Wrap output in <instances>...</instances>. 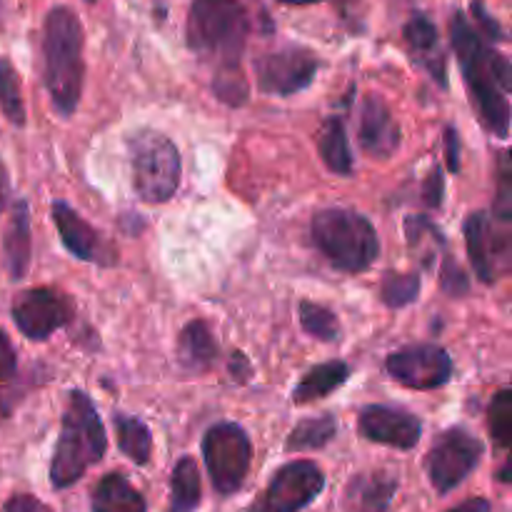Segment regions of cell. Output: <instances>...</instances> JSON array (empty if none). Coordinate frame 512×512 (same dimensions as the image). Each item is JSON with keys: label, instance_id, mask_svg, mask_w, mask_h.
Segmentation results:
<instances>
[{"label": "cell", "instance_id": "obj_1", "mask_svg": "<svg viewBox=\"0 0 512 512\" xmlns=\"http://www.w3.org/2000/svg\"><path fill=\"white\" fill-rule=\"evenodd\" d=\"M450 43L480 120L490 133L505 140L510 135V60L498 53L460 10L450 18Z\"/></svg>", "mask_w": 512, "mask_h": 512}, {"label": "cell", "instance_id": "obj_2", "mask_svg": "<svg viewBox=\"0 0 512 512\" xmlns=\"http://www.w3.org/2000/svg\"><path fill=\"white\" fill-rule=\"evenodd\" d=\"M83 25L68 5L48 10L43 23V83L50 103L63 118L78 110L83 95Z\"/></svg>", "mask_w": 512, "mask_h": 512}, {"label": "cell", "instance_id": "obj_3", "mask_svg": "<svg viewBox=\"0 0 512 512\" xmlns=\"http://www.w3.org/2000/svg\"><path fill=\"white\" fill-rule=\"evenodd\" d=\"M108 450L103 420L85 390H70L65 400L58 443L50 460V483L65 490L78 483L90 465L100 463Z\"/></svg>", "mask_w": 512, "mask_h": 512}, {"label": "cell", "instance_id": "obj_4", "mask_svg": "<svg viewBox=\"0 0 512 512\" xmlns=\"http://www.w3.org/2000/svg\"><path fill=\"white\" fill-rule=\"evenodd\" d=\"M185 35L198 58L218 70L240 68L250 35L248 10L238 0H193Z\"/></svg>", "mask_w": 512, "mask_h": 512}, {"label": "cell", "instance_id": "obj_5", "mask_svg": "<svg viewBox=\"0 0 512 512\" xmlns=\"http://www.w3.org/2000/svg\"><path fill=\"white\" fill-rule=\"evenodd\" d=\"M310 238L340 273H365L380 255V238L373 223L348 208L315 213L310 220Z\"/></svg>", "mask_w": 512, "mask_h": 512}, {"label": "cell", "instance_id": "obj_6", "mask_svg": "<svg viewBox=\"0 0 512 512\" xmlns=\"http://www.w3.org/2000/svg\"><path fill=\"white\" fill-rule=\"evenodd\" d=\"M133 188L143 203H168L180 185L178 145L160 130H135L128 135Z\"/></svg>", "mask_w": 512, "mask_h": 512}, {"label": "cell", "instance_id": "obj_7", "mask_svg": "<svg viewBox=\"0 0 512 512\" xmlns=\"http://www.w3.org/2000/svg\"><path fill=\"white\" fill-rule=\"evenodd\" d=\"M203 458L213 488L220 495H233L248 478L253 443L238 423H218L203 435Z\"/></svg>", "mask_w": 512, "mask_h": 512}, {"label": "cell", "instance_id": "obj_8", "mask_svg": "<svg viewBox=\"0 0 512 512\" xmlns=\"http://www.w3.org/2000/svg\"><path fill=\"white\" fill-rule=\"evenodd\" d=\"M483 455L485 445L465 428L443 430L425 455V473L430 485L440 495H448L478 468Z\"/></svg>", "mask_w": 512, "mask_h": 512}, {"label": "cell", "instance_id": "obj_9", "mask_svg": "<svg viewBox=\"0 0 512 512\" xmlns=\"http://www.w3.org/2000/svg\"><path fill=\"white\" fill-rule=\"evenodd\" d=\"M325 488V475L310 460H293L270 478L250 512H300L318 500Z\"/></svg>", "mask_w": 512, "mask_h": 512}, {"label": "cell", "instance_id": "obj_10", "mask_svg": "<svg viewBox=\"0 0 512 512\" xmlns=\"http://www.w3.org/2000/svg\"><path fill=\"white\" fill-rule=\"evenodd\" d=\"M510 223L495 225L485 210H475L465 218L463 235L468 245V258L480 283L493 285L500 273L510 268Z\"/></svg>", "mask_w": 512, "mask_h": 512}, {"label": "cell", "instance_id": "obj_11", "mask_svg": "<svg viewBox=\"0 0 512 512\" xmlns=\"http://www.w3.org/2000/svg\"><path fill=\"white\" fill-rule=\"evenodd\" d=\"M13 323L28 340H45L75 318V303L58 288H33L13 300Z\"/></svg>", "mask_w": 512, "mask_h": 512}, {"label": "cell", "instance_id": "obj_12", "mask_svg": "<svg viewBox=\"0 0 512 512\" xmlns=\"http://www.w3.org/2000/svg\"><path fill=\"white\" fill-rule=\"evenodd\" d=\"M385 370L405 388L435 390L453 378V358L435 343H415L390 353Z\"/></svg>", "mask_w": 512, "mask_h": 512}, {"label": "cell", "instance_id": "obj_13", "mask_svg": "<svg viewBox=\"0 0 512 512\" xmlns=\"http://www.w3.org/2000/svg\"><path fill=\"white\" fill-rule=\"evenodd\" d=\"M318 73V58L310 50L283 48L275 53H265L263 58L255 60V78L258 88L268 95H295L300 90L310 88Z\"/></svg>", "mask_w": 512, "mask_h": 512}, {"label": "cell", "instance_id": "obj_14", "mask_svg": "<svg viewBox=\"0 0 512 512\" xmlns=\"http://www.w3.org/2000/svg\"><path fill=\"white\" fill-rule=\"evenodd\" d=\"M50 215H53V223L58 228L60 240H63L65 250L70 255H75L78 260L85 263H95L100 268H113L118 263V250L113 243L103 238L98 228L88 223L83 215L75 208H70L63 200H55L50 205Z\"/></svg>", "mask_w": 512, "mask_h": 512}, {"label": "cell", "instance_id": "obj_15", "mask_svg": "<svg viewBox=\"0 0 512 512\" xmlns=\"http://www.w3.org/2000/svg\"><path fill=\"white\" fill-rule=\"evenodd\" d=\"M358 430L370 443L413 450L423 435V423L415 413L395 408V405H368L360 410Z\"/></svg>", "mask_w": 512, "mask_h": 512}, {"label": "cell", "instance_id": "obj_16", "mask_svg": "<svg viewBox=\"0 0 512 512\" xmlns=\"http://www.w3.org/2000/svg\"><path fill=\"white\" fill-rule=\"evenodd\" d=\"M400 123L378 93L365 95L360 108L358 143L373 158H390L400 148Z\"/></svg>", "mask_w": 512, "mask_h": 512}, {"label": "cell", "instance_id": "obj_17", "mask_svg": "<svg viewBox=\"0 0 512 512\" xmlns=\"http://www.w3.org/2000/svg\"><path fill=\"white\" fill-rule=\"evenodd\" d=\"M405 43L410 48V58L418 65H423L440 88H448V63L438 43V28L428 15H413L405 25Z\"/></svg>", "mask_w": 512, "mask_h": 512}, {"label": "cell", "instance_id": "obj_18", "mask_svg": "<svg viewBox=\"0 0 512 512\" xmlns=\"http://www.w3.org/2000/svg\"><path fill=\"white\" fill-rule=\"evenodd\" d=\"M398 493V478L393 473H360L348 483L343 505L348 512H388Z\"/></svg>", "mask_w": 512, "mask_h": 512}, {"label": "cell", "instance_id": "obj_19", "mask_svg": "<svg viewBox=\"0 0 512 512\" xmlns=\"http://www.w3.org/2000/svg\"><path fill=\"white\" fill-rule=\"evenodd\" d=\"M30 210L25 200H15L3 235L5 270L13 280H23L30 268Z\"/></svg>", "mask_w": 512, "mask_h": 512}, {"label": "cell", "instance_id": "obj_20", "mask_svg": "<svg viewBox=\"0 0 512 512\" xmlns=\"http://www.w3.org/2000/svg\"><path fill=\"white\" fill-rule=\"evenodd\" d=\"M93 512H148L145 498L123 473H108L98 480L90 495Z\"/></svg>", "mask_w": 512, "mask_h": 512}, {"label": "cell", "instance_id": "obj_21", "mask_svg": "<svg viewBox=\"0 0 512 512\" xmlns=\"http://www.w3.org/2000/svg\"><path fill=\"white\" fill-rule=\"evenodd\" d=\"M350 378V365L343 360H330V363L315 365L300 378V383L293 390L295 405H308L315 400H323L333 395L335 390L343 388Z\"/></svg>", "mask_w": 512, "mask_h": 512}, {"label": "cell", "instance_id": "obj_22", "mask_svg": "<svg viewBox=\"0 0 512 512\" xmlns=\"http://www.w3.org/2000/svg\"><path fill=\"white\" fill-rule=\"evenodd\" d=\"M218 360V343L205 320H190L178 338V363L190 373L208 370Z\"/></svg>", "mask_w": 512, "mask_h": 512}, {"label": "cell", "instance_id": "obj_23", "mask_svg": "<svg viewBox=\"0 0 512 512\" xmlns=\"http://www.w3.org/2000/svg\"><path fill=\"white\" fill-rule=\"evenodd\" d=\"M318 150L323 163L328 165L330 173L335 175H350L355 168L353 150H350L348 133H345V125L338 115H330L325 118L323 128L318 133Z\"/></svg>", "mask_w": 512, "mask_h": 512}, {"label": "cell", "instance_id": "obj_24", "mask_svg": "<svg viewBox=\"0 0 512 512\" xmlns=\"http://www.w3.org/2000/svg\"><path fill=\"white\" fill-rule=\"evenodd\" d=\"M203 498L198 465L193 458H180L170 475V505L168 512H195Z\"/></svg>", "mask_w": 512, "mask_h": 512}, {"label": "cell", "instance_id": "obj_25", "mask_svg": "<svg viewBox=\"0 0 512 512\" xmlns=\"http://www.w3.org/2000/svg\"><path fill=\"white\" fill-rule=\"evenodd\" d=\"M115 435H118L120 453L135 465H148L150 453H153V435L148 425L135 415L118 413L115 415Z\"/></svg>", "mask_w": 512, "mask_h": 512}, {"label": "cell", "instance_id": "obj_26", "mask_svg": "<svg viewBox=\"0 0 512 512\" xmlns=\"http://www.w3.org/2000/svg\"><path fill=\"white\" fill-rule=\"evenodd\" d=\"M338 433V418L330 413L318 415V418H305L290 430L285 440L288 453H305V450H320L330 443Z\"/></svg>", "mask_w": 512, "mask_h": 512}, {"label": "cell", "instance_id": "obj_27", "mask_svg": "<svg viewBox=\"0 0 512 512\" xmlns=\"http://www.w3.org/2000/svg\"><path fill=\"white\" fill-rule=\"evenodd\" d=\"M0 110L8 123L23 128L25 125V103L20 90V75L8 58H0Z\"/></svg>", "mask_w": 512, "mask_h": 512}, {"label": "cell", "instance_id": "obj_28", "mask_svg": "<svg viewBox=\"0 0 512 512\" xmlns=\"http://www.w3.org/2000/svg\"><path fill=\"white\" fill-rule=\"evenodd\" d=\"M420 295V275L418 273H398V270H388L380 283V298L388 308H405V305L415 303Z\"/></svg>", "mask_w": 512, "mask_h": 512}, {"label": "cell", "instance_id": "obj_29", "mask_svg": "<svg viewBox=\"0 0 512 512\" xmlns=\"http://www.w3.org/2000/svg\"><path fill=\"white\" fill-rule=\"evenodd\" d=\"M300 325H303L305 333L323 340V343H335V340H340L338 315L318 303H310V300H303V303H300Z\"/></svg>", "mask_w": 512, "mask_h": 512}, {"label": "cell", "instance_id": "obj_30", "mask_svg": "<svg viewBox=\"0 0 512 512\" xmlns=\"http://www.w3.org/2000/svg\"><path fill=\"white\" fill-rule=\"evenodd\" d=\"M488 430L500 450L510 448L512 440V393L508 388L500 390L488 410Z\"/></svg>", "mask_w": 512, "mask_h": 512}, {"label": "cell", "instance_id": "obj_31", "mask_svg": "<svg viewBox=\"0 0 512 512\" xmlns=\"http://www.w3.org/2000/svg\"><path fill=\"white\" fill-rule=\"evenodd\" d=\"M213 90L225 105H233V108H238V105L248 100V80L240 73V68L215 70Z\"/></svg>", "mask_w": 512, "mask_h": 512}, {"label": "cell", "instance_id": "obj_32", "mask_svg": "<svg viewBox=\"0 0 512 512\" xmlns=\"http://www.w3.org/2000/svg\"><path fill=\"white\" fill-rule=\"evenodd\" d=\"M440 290L450 298H463L470 293V278L460 268L458 260L443 248V268H440Z\"/></svg>", "mask_w": 512, "mask_h": 512}, {"label": "cell", "instance_id": "obj_33", "mask_svg": "<svg viewBox=\"0 0 512 512\" xmlns=\"http://www.w3.org/2000/svg\"><path fill=\"white\" fill-rule=\"evenodd\" d=\"M470 13L475 15V23L480 25L478 33L483 35L485 40H493V43H503V40H505V30L500 28L498 20H495L493 15H490L488 10H485L483 0H473V3H470Z\"/></svg>", "mask_w": 512, "mask_h": 512}, {"label": "cell", "instance_id": "obj_34", "mask_svg": "<svg viewBox=\"0 0 512 512\" xmlns=\"http://www.w3.org/2000/svg\"><path fill=\"white\" fill-rule=\"evenodd\" d=\"M443 195H445V175L440 168H433V173L428 175L423 185V200L425 205L430 208H440L443 205Z\"/></svg>", "mask_w": 512, "mask_h": 512}, {"label": "cell", "instance_id": "obj_35", "mask_svg": "<svg viewBox=\"0 0 512 512\" xmlns=\"http://www.w3.org/2000/svg\"><path fill=\"white\" fill-rule=\"evenodd\" d=\"M3 510L5 512H53L48 505L43 503V500L35 498V495H28V493H18V495H13V498L5 500Z\"/></svg>", "mask_w": 512, "mask_h": 512}, {"label": "cell", "instance_id": "obj_36", "mask_svg": "<svg viewBox=\"0 0 512 512\" xmlns=\"http://www.w3.org/2000/svg\"><path fill=\"white\" fill-rule=\"evenodd\" d=\"M15 370H18V355H15V348L8 335L0 330V380H10Z\"/></svg>", "mask_w": 512, "mask_h": 512}, {"label": "cell", "instance_id": "obj_37", "mask_svg": "<svg viewBox=\"0 0 512 512\" xmlns=\"http://www.w3.org/2000/svg\"><path fill=\"white\" fill-rule=\"evenodd\" d=\"M445 160H448V168L453 170V173H460V135L458 130L453 128V125H448L445 128Z\"/></svg>", "mask_w": 512, "mask_h": 512}, {"label": "cell", "instance_id": "obj_38", "mask_svg": "<svg viewBox=\"0 0 512 512\" xmlns=\"http://www.w3.org/2000/svg\"><path fill=\"white\" fill-rule=\"evenodd\" d=\"M250 373H253V368H250L248 358L243 353H233V358H230V378H235L238 383H245L250 378Z\"/></svg>", "mask_w": 512, "mask_h": 512}, {"label": "cell", "instance_id": "obj_39", "mask_svg": "<svg viewBox=\"0 0 512 512\" xmlns=\"http://www.w3.org/2000/svg\"><path fill=\"white\" fill-rule=\"evenodd\" d=\"M8 203H10V175H8V168H5V163L0 160V213L8 208Z\"/></svg>", "mask_w": 512, "mask_h": 512}, {"label": "cell", "instance_id": "obj_40", "mask_svg": "<svg viewBox=\"0 0 512 512\" xmlns=\"http://www.w3.org/2000/svg\"><path fill=\"white\" fill-rule=\"evenodd\" d=\"M490 503L485 498H473V500H465V503H460L458 508L448 510V512H490Z\"/></svg>", "mask_w": 512, "mask_h": 512}, {"label": "cell", "instance_id": "obj_41", "mask_svg": "<svg viewBox=\"0 0 512 512\" xmlns=\"http://www.w3.org/2000/svg\"><path fill=\"white\" fill-rule=\"evenodd\" d=\"M280 3H285V5H313V3H320V0H280Z\"/></svg>", "mask_w": 512, "mask_h": 512}, {"label": "cell", "instance_id": "obj_42", "mask_svg": "<svg viewBox=\"0 0 512 512\" xmlns=\"http://www.w3.org/2000/svg\"><path fill=\"white\" fill-rule=\"evenodd\" d=\"M500 480H503V483H508V480H510V475H508V463H505L503 470H500Z\"/></svg>", "mask_w": 512, "mask_h": 512}, {"label": "cell", "instance_id": "obj_43", "mask_svg": "<svg viewBox=\"0 0 512 512\" xmlns=\"http://www.w3.org/2000/svg\"><path fill=\"white\" fill-rule=\"evenodd\" d=\"M85 3H95V0H85Z\"/></svg>", "mask_w": 512, "mask_h": 512}]
</instances>
